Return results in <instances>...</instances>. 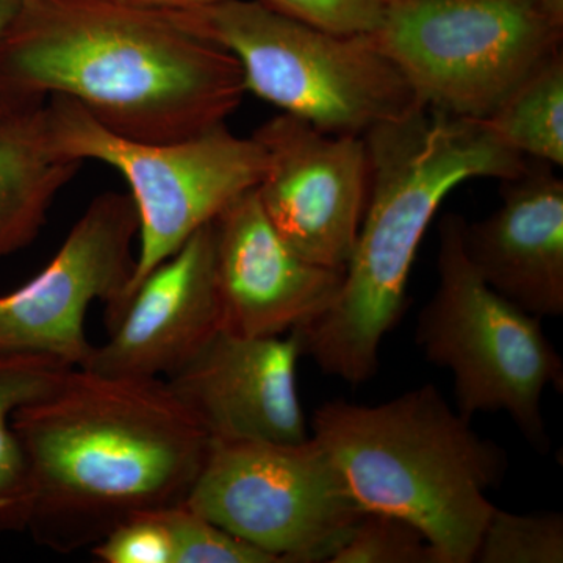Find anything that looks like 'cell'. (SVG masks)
I'll list each match as a JSON object with an SVG mask.
<instances>
[{"label":"cell","mask_w":563,"mask_h":563,"mask_svg":"<svg viewBox=\"0 0 563 563\" xmlns=\"http://www.w3.org/2000/svg\"><path fill=\"white\" fill-rule=\"evenodd\" d=\"M507 150L563 166V52H554L483 120Z\"/></svg>","instance_id":"18"},{"label":"cell","mask_w":563,"mask_h":563,"mask_svg":"<svg viewBox=\"0 0 563 563\" xmlns=\"http://www.w3.org/2000/svg\"><path fill=\"white\" fill-rule=\"evenodd\" d=\"M70 368L49 355L0 354V532L24 531L27 521V465L13 415L47 395Z\"/></svg>","instance_id":"17"},{"label":"cell","mask_w":563,"mask_h":563,"mask_svg":"<svg viewBox=\"0 0 563 563\" xmlns=\"http://www.w3.org/2000/svg\"><path fill=\"white\" fill-rule=\"evenodd\" d=\"M11 95H7V92H3L2 90H0V101H3V99L5 98H10Z\"/></svg>","instance_id":"27"},{"label":"cell","mask_w":563,"mask_h":563,"mask_svg":"<svg viewBox=\"0 0 563 563\" xmlns=\"http://www.w3.org/2000/svg\"><path fill=\"white\" fill-rule=\"evenodd\" d=\"M312 431L365 512L417 526L444 563L473 562L495 507L485 495L504 483L509 459L435 385L379 406L322 404Z\"/></svg>","instance_id":"4"},{"label":"cell","mask_w":563,"mask_h":563,"mask_svg":"<svg viewBox=\"0 0 563 563\" xmlns=\"http://www.w3.org/2000/svg\"><path fill=\"white\" fill-rule=\"evenodd\" d=\"M372 36L420 106L483 121L562 49L563 24L539 0H388Z\"/></svg>","instance_id":"8"},{"label":"cell","mask_w":563,"mask_h":563,"mask_svg":"<svg viewBox=\"0 0 563 563\" xmlns=\"http://www.w3.org/2000/svg\"><path fill=\"white\" fill-rule=\"evenodd\" d=\"M301 336L221 329L166 380L210 440L299 443L309 439L296 366Z\"/></svg>","instance_id":"12"},{"label":"cell","mask_w":563,"mask_h":563,"mask_svg":"<svg viewBox=\"0 0 563 563\" xmlns=\"http://www.w3.org/2000/svg\"><path fill=\"white\" fill-rule=\"evenodd\" d=\"M27 465L25 529L43 547H92L136 515L185 503L209 433L165 379L70 368L13 415Z\"/></svg>","instance_id":"1"},{"label":"cell","mask_w":563,"mask_h":563,"mask_svg":"<svg viewBox=\"0 0 563 563\" xmlns=\"http://www.w3.org/2000/svg\"><path fill=\"white\" fill-rule=\"evenodd\" d=\"M473 562L562 563V514L517 515L493 507Z\"/></svg>","instance_id":"19"},{"label":"cell","mask_w":563,"mask_h":563,"mask_svg":"<svg viewBox=\"0 0 563 563\" xmlns=\"http://www.w3.org/2000/svg\"><path fill=\"white\" fill-rule=\"evenodd\" d=\"M172 540L173 563H277L273 555L211 523L187 504L155 510Z\"/></svg>","instance_id":"21"},{"label":"cell","mask_w":563,"mask_h":563,"mask_svg":"<svg viewBox=\"0 0 563 563\" xmlns=\"http://www.w3.org/2000/svg\"><path fill=\"white\" fill-rule=\"evenodd\" d=\"M265 155L255 192L273 228L314 265L346 269L365 217V140L335 135L280 113L254 132Z\"/></svg>","instance_id":"11"},{"label":"cell","mask_w":563,"mask_h":563,"mask_svg":"<svg viewBox=\"0 0 563 563\" xmlns=\"http://www.w3.org/2000/svg\"><path fill=\"white\" fill-rule=\"evenodd\" d=\"M139 217L131 196H96L43 272L0 295V354L49 355L80 368L92 344L85 333L91 303L118 309L131 280Z\"/></svg>","instance_id":"10"},{"label":"cell","mask_w":563,"mask_h":563,"mask_svg":"<svg viewBox=\"0 0 563 563\" xmlns=\"http://www.w3.org/2000/svg\"><path fill=\"white\" fill-rule=\"evenodd\" d=\"M185 504L277 563L331 561L365 514L312 435L299 443L210 440Z\"/></svg>","instance_id":"9"},{"label":"cell","mask_w":563,"mask_h":563,"mask_svg":"<svg viewBox=\"0 0 563 563\" xmlns=\"http://www.w3.org/2000/svg\"><path fill=\"white\" fill-rule=\"evenodd\" d=\"M463 218L439 225V285L418 314L415 342L426 361L453 374L455 410L509 415L540 454L550 451L543 393L563 391V362L543 331L542 318L525 312L485 284L462 244Z\"/></svg>","instance_id":"6"},{"label":"cell","mask_w":563,"mask_h":563,"mask_svg":"<svg viewBox=\"0 0 563 563\" xmlns=\"http://www.w3.org/2000/svg\"><path fill=\"white\" fill-rule=\"evenodd\" d=\"M46 101H0V258L36 239L58 192L84 165L52 144Z\"/></svg>","instance_id":"16"},{"label":"cell","mask_w":563,"mask_h":563,"mask_svg":"<svg viewBox=\"0 0 563 563\" xmlns=\"http://www.w3.org/2000/svg\"><path fill=\"white\" fill-rule=\"evenodd\" d=\"M55 150L73 161L110 166L128 184L139 217V254L110 325L140 282L210 224L244 192L255 190L265 155L254 136L228 125L173 141H139L111 132L79 103L63 96L46 101Z\"/></svg>","instance_id":"7"},{"label":"cell","mask_w":563,"mask_h":563,"mask_svg":"<svg viewBox=\"0 0 563 563\" xmlns=\"http://www.w3.org/2000/svg\"><path fill=\"white\" fill-rule=\"evenodd\" d=\"M91 553L103 563H173L172 540L155 512L117 526L92 544Z\"/></svg>","instance_id":"23"},{"label":"cell","mask_w":563,"mask_h":563,"mask_svg":"<svg viewBox=\"0 0 563 563\" xmlns=\"http://www.w3.org/2000/svg\"><path fill=\"white\" fill-rule=\"evenodd\" d=\"M120 2L131 3V5L165 11V13H179V11H190L203 9V7L213 5L222 0H120Z\"/></svg>","instance_id":"24"},{"label":"cell","mask_w":563,"mask_h":563,"mask_svg":"<svg viewBox=\"0 0 563 563\" xmlns=\"http://www.w3.org/2000/svg\"><path fill=\"white\" fill-rule=\"evenodd\" d=\"M169 14L231 52L247 92L322 132L363 136L418 103L373 36L320 31L262 0H222Z\"/></svg>","instance_id":"5"},{"label":"cell","mask_w":563,"mask_h":563,"mask_svg":"<svg viewBox=\"0 0 563 563\" xmlns=\"http://www.w3.org/2000/svg\"><path fill=\"white\" fill-rule=\"evenodd\" d=\"M80 368L103 376L168 379L222 329L213 222L140 282Z\"/></svg>","instance_id":"14"},{"label":"cell","mask_w":563,"mask_h":563,"mask_svg":"<svg viewBox=\"0 0 563 563\" xmlns=\"http://www.w3.org/2000/svg\"><path fill=\"white\" fill-rule=\"evenodd\" d=\"M331 563H444L417 526L384 512H365Z\"/></svg>","instance_id":"20"},{"label":"cell","mask_w":563,"mask_h":563,"mask_svg":"<svg viewBox=\"0 0 563 563\" xmlns=\"http://www.w3.org/2000/svg\"><path fill=\"white\" fill-rule=\"evenodd\" d=\"M285 16L343 36H372L379 31L388 0H262Z\"/></svg>","instance_id":"22"},{"label":"cell","mask_w":563,"mask_h":563,"mask_svg":"<svg viewBox=\"0 0 563 563\" xmlns=\"http://www.w3.org/2000/svg\"><path fill=\"white\" fill-rule=\"evenodd\" d=\"M214 279L222 329L280 336L322 317L339 299L344 272L306 261L273 228L255 190L213 221Z\"/></svg>","instance_id":"13"},{"label":"cell","mask_w":563,"mask_h":563,"mask_svg":"<svg viewBox=\"0 0 563 563\" xmlns=\"http://www.w3.org/2000/svg\"><path fill=\"white\" fill-rule=\"evenodd\" d=\"M24 0H0V40L10 31Z\"/></svg>","instance_id":"25"},{"label":"cell","mask_w":563,"mask_h":563,"mask_svg":"<svg viewBox=\"0 0 563 563\" xmlns=\"http://www.w3.org/2000/svg\"><path fill=\"white\" fill-rule=\"evenodd\" d=\"M369 192L339 299L296 329L302 354L357 387L379 369V350L407 306L417 252L446 196L463 181L509 180L528 158L507 150L483 121L417 106L363 135Z\"/></svg>","instance_id":"3"},{"label":"cell","mask_w":563,"mask_h":563,"mask_svg":"<svg viewBox=\"0 0 563 563\" xmlns=\"http://www.w3.org/2000/svg\"><path fill=\"white\" fill-rule=\"evenodd\" d=\"M539 2L551 18L563 24V0H539Z\"/></svg>","instance_id":"26"},{"label":"cell","mask_w":563,"mask_h":563,"mask_svg":"<svg viewBox=\"0 0 563 563\" xmlns=\"http://www.w3.org/2000/svg\"><path fill=\"white\" fill-rule=\"evenodd\" d=\"M0 90L63 96L139 141L225 124L247 95L231 52L165 11L120 0H24L0 40Z\"/></svg>","instance_id":"2"},{"label":"cell","mask_w":563,"mask_h":563,"mask_svg":"<svg viewBox=\"0 0 563 563\" xmlns=\"http://www.w3.org/2000/svg\"><path fill=\"white\" fill-rule=\"evenodd\" d=\"M554 169L529 161L503 181L498 209L462 229L463 250L485 284L542 320L563 314V180Z\"/></svg>","instance_id":"15"}]
</instances>
